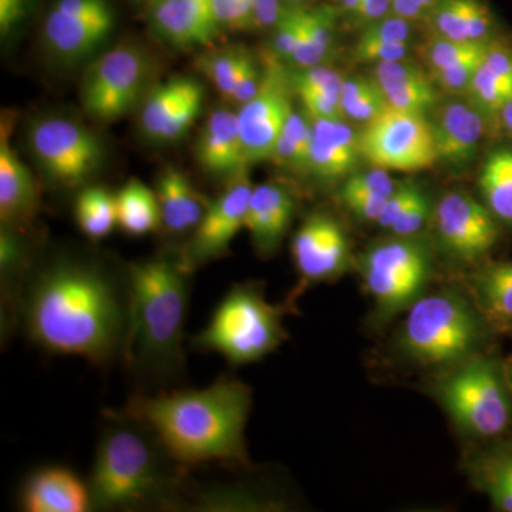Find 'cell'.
Masks as SVG:
<instances>
[{"instance_id":"obj_1","label":"cell","mask_w":512,"mask_h":512,"mask_svg":"<svg viewBox=\"0 0 512 512\" xmlns=\"http://www.w3.org/2000/svg\"><path fill=\"white\" fill-rule=\"evenodd\" d=\"M19 326L50 355L79 356L94 366L124 362L131 328L128 264L113 269L93 258H53L30 272Z\"/></svg>"},{"instance_id":"obj_2","label":"cell","mask_w":512,"mask_h":512,"mask_svg":"<svg viewBox=\"0 0 512 512\" xmlns=\"http://www.w3.org/2000/svg\"><path fill=\"white\" fill-rule=\"evenodd\" d=\"M251 407V387L222 376L205 389L134 394L123 412L146 424L180 466L251 468L245 440Z\"/></svg>"},{"instance_id":"obj_3","label":"cell","mask_w":512,"mask_h":512,"mask_svg":"<svg viewBox=\"0 0 512 512\" xmlns=\"http://www.w3.org/2000/svg\"><path fill=\"white\" fill-rule=\"evenodd\" d=\"M89 484L97 511L183 507L185 473L146 424L127 413L106 412Z\"/></svg>"},{"instance_id":"obj_4","label":"cell","mask_w":512,"mask_h":512,"mask_svg":"<svg viewBox=\"0 0 512 512\" xmlns=\"http://www.w3.org/2000/svg\"><path fill=\"white\" fill-rule=\"evenodd\" d=\"M131 328L124 362L141 380L170 384L185 375V320L191 272L180 252L128 264Z\"/></svg>"},{"instance_id":"obj_5","label":"cell","mask_w":512,"mask_h":512,"mask_svg":"<svg viewBox=\"0 0 512 512\" xmlns=\"http://www.w3.org/2000/svg\"><path fill=\"white\" fill-rule=\"evenodd\" d=\"M407 312L399 349L423 366L450 369L484 352L493 329L474 299L456 289L421 296Z\"/></svg>"},{"instance_id":"obj_6","label":"cell","mask_w":512,"mask_h":512,"mask_svg":"<svg viewBox=\"0 0 512 512\" xmlns=\"http://www.w3.org/2000/svg\"><path fill=\"white\" fill-rule=\"evenodd\" d=\"M286 305L266 301L264 286L258 282L235 284L207 326L192 338V348L218 353L234 367L258 362L288 338Z\"/></svg>"},{"instance_id":"obj_7","label":"cell","mask_w":512,"mask_h":512,"mask_svg":"<svg viewBox=\"0 0 512 512\" xmlns=\"http://www.w3.org/2000/svg\"><path fill=\"white\" fill-rule=\"evenodd\" d=\"M434 394L458 429L474 439H497L512 427V384L497 355L481 352L450 367Z\"/></svg>"},{"instance_id":"obj_8","label":"cell","mask_w":512,"mask_h":512,"mask_svg":"<svg viewBox=\"0 0 512 512\" xmlns=\"http://www.w3.org/2000/svg\"><path fill=\"white\" fill-rule=\"evenodd\" d=\"M360 274L376 302L380 319L399 315L426 295L434 259L429 244L416 237H396L373 245L360 259Z\"/></svg>"},{"instance_id":"obj_9","label":"cell","mask_w":512,"mask_h":512,"mask_svg":"<svg viewBox=\"0 0 512 512\" xmlns=\"http://www.w3.org/2000/svg\"><path fill=\"white\" fill-rule=\"evenodd\" d=\"M363 160L386 171L426 170L439 163L426 114L389 107L359 133Z\"/></svg>"},{"instance_id":"obj_10","label":"cell","mask_w":512,"mask_h":512,"mask_svg":"<svg viewBox=\"0 0 512 512\" xmlns=\"http://www.w3.org/2000/svg\"><path fill=\"white\" fill-rule=\"evenodd\" d=\"M150 64L134 46H117L90 64L84 73L83 110L100 123L123 119L143 96Z\"/></svg>"},{"instance_id":"obj_11","label":"cell","mask_w":512,"mask_h":512,"mask_svg":"<svg viewBox=\"0 0 512 512\" xmlns=\"http://www.w3.org/2000/svg\"><path fill=\"white\" fill-rule=\"evenodd\" d=\"M29 144L47 177L64 188L89 183L103 161L99 137L64 117L37 121L30 130Z\"/></svg>"},{"instance_id":"obj_12","label":"cell","mask_w":512,"mask_h":512,"mask_svg":"<svg viewBox=\"0 0 512 512\" xmlns=\"http://www.w3.org/2000/svg\"><path fill=\"white\" fill-rule=\"evenodd\" d=\"M292 73L271 53L264 59L258 93L238 111L247 165L269 160L293 111Z\"/></svg>"},{"instance_id":"obj_13","label":"cell","mask_w":512,"mask_h":512,"mask_svg":"<svg viewBox=\"0 0 512 512\" xmlns=\"http://www.w3.org/2000/svg\"><path fill=\"white\" fill-rule=\"evenodd\" d=\"M114 25L109 0H56L43 23V43L60 62L77 63L109 40Z\"/></svg>"},{"instance_id":"obj_14","label":"cell","mask_w":512,"mask_h":512,"mask_svg":"<svg viewBox=\"0 0 512 512\" xmlns=\"http://www.w3.org/2000/svg\"><path fill=\"white\" fill-rule=\"evenodd\" d=\"M441 248L458 262L480 261L500 239V222L484 202L467 192H448L433 212Z\"/></svg>"},{"instance_id":"obj_15","label":"cell","mask_w":512,"mask_h":512,"mask_svg":"<svg viewBox=\"0 0 512 512\" xmlns=\"http://www.w3.org/2000/svg\"><path fill=\"white\" fill-rule=\"evenodd\" d=\"M252 190L254 185L247 171H242L210 202L190 241L180 251L184 265L191 272L228 254L229 245L245 228Z\"/></svg>"},{"instance_id":"obj_16","label":"cell","mask_w":512,"mask_h":512,"mask_svg":"<svg viewBox=\"0 0 512 512\" xmlns=\"http://www.w3.org/2000/svg\"><path fill=\"white\" fill-rule=\"evenodd\" d=\"M296 269L306 284L338 278L349 265V241L345 229L330 215H309L292 241Z\"/></svg>"},{"instance_id":"obj_17","label":"cell","mask_w":512,"mask_h":512,"mask_svg":"<svg viewBox=\"0 0 512 512\" xmlns=\"http://www.w3.org/2000/svg\"><path fill=\"white\" fill-rule=\"evenodd\" d=\"M204 89L191 77H174L148 93L140 113L143 133L156 143L180 140L200 117Z\"/></svg>"},{"instance_id":"obj_18","label":"cell","mask_w":512,"mask_h":512,"mask_svg":"<svg viewBox=\"0 0 512 512\" xmlns=\"http://www.w3.org/2000/svg\"><path fill=\"white\" fill-rule=\"evenodd\" d=\"M151 30L168 45L204 46L220 33L211 0H147Z\"/></svg>"},{"instance_id":"obj_19","label":"cell","mask_w":512,"mask_h":512,"mask_svg":"<svg viewBox=\"0 0 512 512\" xmlns=\"http://www.w3.org/2000/svg\"><path fill=\"white\" fill-rule=\"evenodd\" d=\"M487 117L468 100L447 103L431 121L437 160L466 165L476 157L485 134Z\"/></svg>"},{"instance_id":"obj_20","label":"cell","mask_w":512,"mask_h":512,"mask_svg":"<svg viewBox=\"0 0 512 512\" xmlns=\"http://www.w3.org/2000/svg\"><path fill=\"white\" fill-rule=\"evenodd\" d=\"M20 505L28 512L93 510L89 484L60 466L43 467L30 474L20 490Z\"/></svg>"},{"instance_id":"obj_21","label":"cell","mask_w":512,"mask_h":512,"mask_svg":"<svg viewBox=\"0 0 512 512\" xmlns=\"http://www.w3.org/2000/svg\"><path fill=\"white\" fill-rule=\"evenodd\" d=\"M312 121L309 173L323 181L346 180L362 160L359 133L346 120Z\"/></svg>"},{"instance_id":"obj_22","label":"cell","mask_w":512,"mask_h":512,"mask_svg":"<svg viewBox=\"0 0 512 512\" xmlns=\"http://www.w3.org/2000/svg\"><path fill=\"white\" fill-rule=\"evenodd\" d=\"M295 197L275 183L255 185L249 198L247 221L252 244L262 256H271L281 245L295 215Z\"/></svg>"},{"instance_id":"obj_23","label":"cell","mask_w":512,"mask_h":512,"mask_svg":"<svg viewBox=\"0 0 512 512\" xmlns=\"http://www.w3.org/2000/svg\"><path fill=\"white\" fill-rule=\"evenodd\" d=\"M5 126L0 138V220L2 227L22 229L35 220L39 191L28 168L10 146Z\"/></svg>"},{"instance_id":"obj_24","label":"cell","mask_w":512,"mask_h":512,"mask_svg":"<svg viewBox=\"0 0 512 512\" xmlns=\"http://www.w3.org/2000/svg\"><path fill=\"white\" fill-rule=\"evenodd\" d=\"M197 158L208 174L228 181L247 171L237 113L221 109L208 117L198 138Z\"/></svg>"},{"instance_id":"obj_25","label":"cell","mask_w":512,"mask_h":512,"mask_svg":"<svg viewBox=\"0 0 512 512\" xmlns=\"http://www.w3.org/2000/svg\"><path fill=\"white\" fill-rule=\"evenodd\" d=\"M375 79L393 109L427 114L439 103L433 77L410 60L377 64Z\"/></svg>"},{"instance_id":"obj_26","label":"cell","mask_w":512,"mask_h":512,"mask_svg":"<svg viewBox=\"0 0 512 512\" xmlns=\"http://www.w3.org/2000/svg\"><path fill=\"white\" fill-rule=\"evenodd\" d=\"M157 198L161 220L173 234H185L198 227L210 202L178 168L165 167L157 181Z\"/></svg>"},{"instance_id":"obj_27","label":"cell","mask_w":512,"mask_h":512,"mask_svg":"<svg viewBox=\"0 0 512 512\" xmlns=\"http://www.w3.org/2000/svg\"><path fill=\"white\" fill-rule=\"evenodd\" d=\"M468 476L495 510L512 512V443H498L467 460Z\"/></svg>"},{"instance_id":"obj_28","label":"cell","mask_w":512,"mask_h":512,"mask_svg":"<svg viewBox=\"0 0 512 512\" xmlns=\"http://www.w3.org/2000/svg\"><path fill=\"white\" fill-rule=\"evenodd\" d=\"M471 291L493 330L512 329V262L485 265L471 278Z\"/></svg>"},{"instance_id":"obj_29","label":"cell","mask_w":512,"mask_h":512,"mask_svg":"<svg viewBox=\"0 0 512 512\" xmlns=\"http://www.w3.org/2000/svg\"><path fill=\"white\" fill-rule=\"evenodd\" d=\"M338 10L325 5L299 10V39L292 63L302 67L319 66L328 59L335 42Z\"/></svg>"},{"instance_id":"obj_30","label":"cell","mask_w":512,"mask_h":512,"mask_svg":"<svg viewBox=\"0 0 512 512\" xmlns=\"http://www.w3.org/2000/svg\"><path fill=\"white\" fill-rule=\"evenodd\" d=\"M117 225L131 237H143L157 231L161 220L157 194L141 181H127L116 194Z\"/></svg>"},{"instance_id":"obj_31","label":"cell","mask_w":512,"mask_h":512,"mask_svg":"<svg viewBox=\"0 0 512 512\" xmlns=\"http://www.w3.org/2000/svg\"><path fill=\"white\" fill-rule=\"evenodd\" d=\"M481 195L500 224L512 227V148H498L481 168Z\"/></svg>"},{"instance_id":"obj_32","label":"cell","mask_w":512,"mask_h":512,"mask_svg":"<svg viewBox=\"0 0 512 512\" xmlns=\"http://www.w3.org/2000/svg\"><path fill=\"white\" fill-rule=\"evenodd\" d=\"M74 217L87 238H106L117 225L116 195L103 187H84L74 202Z\"/></svg>"},{"instance_id":"obj_33","label":"cell","mask_w":512,"mask_h":512,"mask_svg":"<svg viewBox=\"0 0 512 512\" xmlns=\"http://www.w3.org/2000/svg\"><path fill=\"white\" fill-rule=\"evenodd\" d=\"M312 148V121L308 114L293 111L276 141L269 160L295 173H309Z\"/></svg>"},{"instance_id":"obj_34","label":"cell","mask_w":512,"mask_h":512,"mask_svg":"<svg viewBox=\"0 0 512 512\" xmlns=\"http://www.w3.org/2000/svg\"><path fill=\"white\" fill-rule=\"evenodd\" d=\"M340 106L345 120L360 124L375 120L390 107L375 77L365 76L343 79Z\"/></svg>"},{"instance_id":"obj_35","label":"cell","mask_w":512,"mask_h":512,"mask_svg":"<svg viewBox=\"0 0 512 512\" xmlns=\"http://www.w3.org/2000/svg\"><path fill=\"white\" fill-rule=\"evenodd\" d=\"M247 50L229 49L208 53L197 60L198 69L207 76L224 97L234 94L238 74L241 72Z\"/></svg>"},{"instance_id":"obj_36","label":"cell","mask_w":512,"mask_h":512,"mask_svg":"<svg viewBox=\"0 0 512 512\" xmlns=\"http://www.w3.org/2000/svg\"><path fill=\"white\" fill-rule=\"evenodd\" d=\"M491 42L473 43L458 42V40L444 39L434 36L426 46V59L429 62L431 72L456 66L458 63L484 56Z\"/></svg>"},{"instance_id":"obj_37","label":"cell","mask_w":512,"mask_h":512,"mask_svg":"<svg viewBox=\"0 0 512 512\" xmlns=\"http://www.w3.org/2000/svg\"><path fill=\"white\" fill-rule=\"evenodd\" d=\"M413 22L396 15L370 23L360 30L357 40L379 43H410L412 40Z\"/></svg>"},{"instance_id":"obj_38","label":"cell","mask_w":512,"mask_h":512,"mask_svg":"<svg viewBox=\"0 0 512 512\" xmlns=\"http://www.w3.org/2000/svg\"><path fill=\"white\" fill-rule=\"evenodd\" d=\"M484 56L474 57V59L458 63L456 66L437 70V72H431V77H433L434 83H436L443 92L448 94H464V96H466L468 87H470L471 82H473L474 76H476L478 67H480L481 62H483Z\"/></svg>"},{"instance_id":"obj_39","label":"cell","mask_w":512,"mask_h":512,"mask_svg":"<svg viewBox=\"0 0 512 512\" xmlns=\"http://www.w3.org/2000/svg\"><path fill=\"white\" fill-rule=\"evenodd\" d=\"M299 10L301 8H288L276 23L274 36H272V53L282 62H291L295 56L299 39Z\"/></svg>"},{"instance_id":"obj_40","label":"cell","mask_w":512,"mask_h":512,"mask_svg":"<svg viewBox=\"0 0 512 512\" xmlns=\"http://www.w3.org/2000/svg\"><path fill=\"white\" fill-rule=\"evenodd\" d=\"M396 187L397 183L390 177L389 171L373 167L365 173L349 175L340 188V194L390 195Z\"/></svg>"},{"instance_id":"obj_41","label":"cell","mask_w":512,"mask_h":512,"mask_svg":"<svg viewBox=\"0 0 512 512\" xmlns=\"http://www.w3.org/2000/svg\"><path fill=\"white\" fill-rule=\"evenodd\" d=\"M410 43H379L356 40L353 46V60L363 64L396 62L410 55Z\"/></svg>"},{"instance_id":"obj_42","label":"cell","mask_w":512,"mask_h":512,"mask_svg":"<svg viewBox=\"0 0 512 512\" xmlns=\"http://www.w3.org/2000/svg\"><path fill=\"white\" fill-rule=\"evenodd\" d=\"M433 212L434 207L429 194L423 190L413 204L403 212L402 217L394 222L390 232L396 237H416L426 227Z\"/></svg>"},{"instance_id":"obj_43","label":"cell","mask_w":512,"mask_h":512,"mask_svg":"<svg viewBox=\"0 0 512 512\" xmlns=\"http://www.w3.org/2000/svg\"><path fill=\"white\" fill-rule=\"evenodd\" d=\"M211 5L221 28L252 29V0H211Z\"/></svg>"},{"instance_id":"obj_44","label":"cell","mask_w":512,"mask_h":512,"mask_svg":"<svg viewBox=\"0 0 512 512\" xmlns=\"http://www.w3.org/2000/svg\"><path fill=\"white\" fill-rule=\"evenodd\" d=\"M421 191H423V188L419 184L412 183V181L397 184V187L394 188L392 194L387 198L382 214H380L376 224L380 228L389 229L390 231L394 222L402 217L403 212L413 204V201L419 197Z\"/></svg>"},{"instance_id":"obj_45","label":"cell","mask_w":512,"mask_h":512,"mask_svg":"<svg viewBox=\"0 0 512 512\" xmlns=\"http://www.w3.org/2000/svg\"><path fill=\"white\" fill-rule=\"evenodd\" d=\"M261 83L262 67H259L251 53H247L244 63H242L241 72L238 74L232 100L237 101L239 104L247 103L258 93Z\"/></svg>"},{"instance_id":"obj_46","label":"cell","mask_w":512,"mask_h":512,"mask_svg":"<svg viewBox=\"0 0 512 512\" xmlns=\"http://www.w3.org/2000/svg\"><path fill=\"white\" fill-rule=\"evenodd\" d=\"M286 9L281 0H252V29H274Z\"/></svg>"},{"instance_id":"obj_47","label":"cell","mask_w":512,"mask_h":512,"mask_svg":"<svg viewBox=\"0 0 512 512\" xmlns=\"http://www.w3.org/2000/svg\"><path fill=\"white\" fill-rule=\"evenodd\" d=\"M390 15H392V0H360L359 8L349 20L353 26L362 29Z\"/></svg>"},{"instance_id":"obj_48","label":"cell","mask_w":512,"mask_h":512,"mask_svg":"<svg viewBox=\"0 0 512 512\" xmlns=\"http://www.w3.org/2000/svg\"><path fill=\"white\" fill-rule=\"evenodd\" d=\"M30 0H0V33L8 36L25 19Z\"/></svg>"},{"instance_id":"obj_49","label":"cell","mask_w":512,"mask_h":512,"mask_svg":"<svg viewBox=\"0 0 512 512\" xmlns=\"http://www.w3.org/2000/svg\"><path fill=\"white\" fill-rule=\"evenodd\" d=\"M498 120H500L504 130L512 137V97L504 104L503 109L500 111V116H498Z\"/></svg>"},{"instance_id":"obj_50","label":"cell","mask_w":512,"mask_h":512,"mask_svg":"<svg viewBox=\"0 0 512 512\" xmlns=\"http://www.w3.org/2000/svg\"><path fill=\"white\" fill-rule=\"evenodd\" d=\"M336 2H339L340 12L348 18L356 12L360 5V0H336Z\"/></svg>"},{"instance_id":"obj_51","label":"cell","mask_w":512,"mask_h":512,"mask_svg":"<svg viewBox=\"0 0 512 512\" xmlns=\"http://www.w3.org/2000/svg\"><path fill=\"white\" fill-rule=\"evenodd\" d=\"M289 3H291V8H306L309 0H289Z\"/></svg>"},{"instance_id":"obj_52","label":"cell","mask_w":512,"mask_h":512,"mask_svg":"<svg viewBox=\"0 0 512 512\" xmlns=\"http://www.w3.org/2000/svg\"><path fill=\"white\" fill-rule=\"evenodd\" d=\"M421 3H423L424 8H426L430 12V9L433 8L434 5H436L437 0H421Z\"/></svg>"},{"instance_id":"obj_53","label":"cell","mask_w":512,"mask_h":512,"mask_svg":"<svg viewBox=\"0 0 512 512\" xmlns=\"http://www.w3.org/2000/svg\"><path fill=\"white\" fill-rule=\"evenodd\" d=\"M507 370H508V377H510V382L512 384V359H511L510 365H507Z\"/></svg>"},{"instance_id":"obj_54","label":"cell","mask_w":512,"mask_h":512,"mask_svg":"<svg viewBox=\"0 0 512 512\" xmlns=\"http://www.w3.org/2000/svg\"><path fill=\"white\" fill-rule=\"evenodd\" d=\"M282 5L285 6V8H291V3H289V0H281Z\"/></svg>"},{"instance_id":"obj_55","label":"cell","mask_w":512,"mask_h":512,"mask_svg":"<svg viewBox=\"0 0 512 512\" xmlns=\"http://www.w3.org/2000/svg\"><path fill=\"white\" fill-rule=\"evenodd\" d=\"M136 3H147V0H134Z\"/></svg>"}]
</instances>
